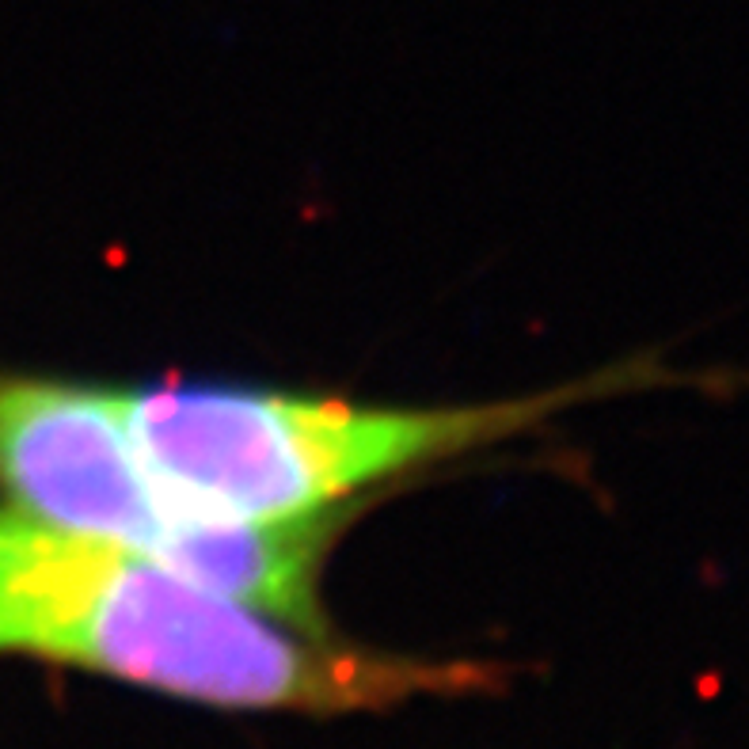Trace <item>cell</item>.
I'll list each match as a JSON object with an SVG mask.
<instances>
[{"mask_svg":"<svg viewBox=\"0 0 749 749\" xmlns=\"http://www.w3.org/2000/svg\"><path fill=\"white\" fill-rule=\"evenodd\" d=\"M0 651L240 711H365L487 689V666L339 647L149 559L0 510Z\"/></svg>","mask_w":749,"mask_h":749,"instance_id":"obj_1","label":"cell"},{"mask_svg":"<svg viewBox=\"0 0 749 749\" xmlns=\"http://www.w3.org/2000/svg\"><path fill=\"white\" fill-rule=\"evenodd\" d=\"M122 423L168 499L194 514L282 521L388 480L521 434L571 392L480 407H358L229 385L115 392Z\"/></svg>","mask_w":749,"mask_h":749,"instance_id":"obj_2","label":"cell"},{"mask_svg":"<svg viewBox=\"0 0 749 749\" xmlns=\"http://www.w3.org/2000/svg\"><path fill=\"white\" fill-rule=\"evenodd\" d=\"M0 487L23 518L134 552L232 601H255L278 571L267 525L168 499L122 423L118 396L103 388L0 385Z\"/></svg>","mask_w":749,"mask_h":749,"instance_id":"obj_3","label":"cell"}]
</instances>
